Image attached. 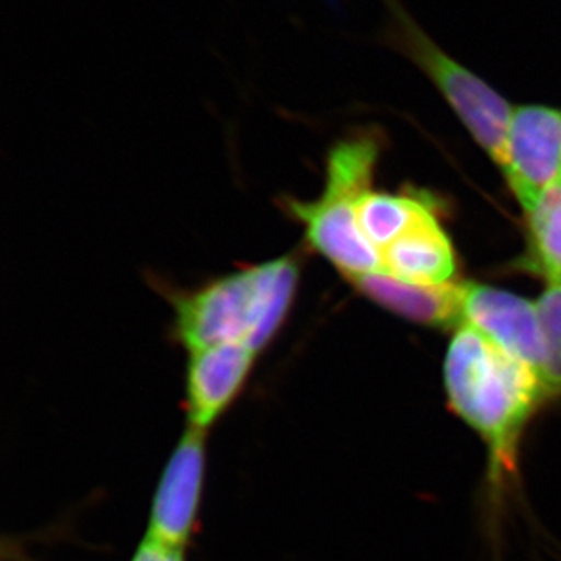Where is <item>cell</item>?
Returning a JSON list of instances; mask_svg holds the SVG:
<instances>
[{
  "instance_id": "obj_10",
  "label": "cell",
  "mask_w": 561,
  "mask_h": 561,
  "mask_svg": "<svg viewBox=\"0 0 561 561\" xmlns=\"http://www.w3.org/2000/svg\"><path fill=\"white\" fill-rule=\"evenodd\" d=\"M381 260L382 273L420 286L453 283L457 272L456 251L437 214L386 247Z\"/></svg>"
},
{
  "instance_id": "obj_11",
  "label": "cell",
  "mask_w": 561,
  "mask_h": 561,
  "mask_svg": "<svg viewBox=\"0 0 561 561\" xmlns=\"http://www.w3.org/2000/svg\"><path fill=\"white\" fill-rule=\"evenodd\" d=\"M434 203L424 195L370 191L360 198L357 219L368 242L381 253L420 221L434 216Z\"/></svg>"
},
{
  "instance_id": "obj_3",
  "label": "cell",
  "mask_w": 561,
  "mask_h": 561,
  "mask_svg": "<svg viewBox=\"0 0 561 561\" xmlns=\"http://www.w3.org/2000/svg\"><path fill=\"white\" fill-rule=\"evenodd\" d=\"M379 139L359 133L337 140L327 154L323 191L313 201L284 195L280 213L301 225L306 249L320 254L346 280L382 272L381 253L360 230L357 206L373 190Z\"/></svg>"
},
{
  "instance_id": "obj_5",
  "label": "cell",
  "mask_w": 561,
  "mask_h": 561,
  "mask_svg": "<svg viewBox=\"0 0 561 561\" xmlns=\"http://www.w3.org/2000/svg\"><path fill=\"white\" fill-rule=\"evenodd\" d=\"M208 437V432L184 427L151 496L144 537L187 552L201 534Z\"/></svg>"
},
{
  "instance_id": "obj_14",
  "label": "cell",
  "mask_w": 561,
  "mask_h": 561,
  "mask_svg": "<svg viewBox=\"0 0 561 561\" xmlns=\"http://www.w3.org/2000/svg\"><path fill=\"white\" fill-rule=\"evenodd\" d=\"M130 561H187L186 551L168 548L144 537L136 546Z\"/></svg>"
},
{
  "instance_id": "obj_13",
  "label": "cell",
  "mask_w": 561,
  "mask_h": 561,
  "mask_svg": "<svg viewBox=\"0 0 561 561\" xmlns=\"http://www.w3.org/2000/svg\"><path fill=\"white\" fill-rule=\"evenodd\" d=\"M546 342V368L542 383L549 398L561 397V284H552L537 302Z\"/></svg>"
},
{
  "instance_id": "obj_1",
  "label": "cell",
  "mask_w": 561,
  "mask_h": 561,
  "mask_svg": "<svg viewBox=\"0 0 561 561\" xmlns=\"http://www.w3.org/2000/svg\"><path fill=\"white\" fill-rule=\"evenodd\" d=\"M443 381L449 409L485 448L486 502L496 526L519 478L526 432L551 398L529 365L467 324L454 332Z\"/></svg>"
},
{
  "instance_id": "obj_8",
  "label": "cell",
  "mask_w": 561,
  "mask_h": 561,
  "mask_svg": "<svg viewBox=\"0 0 561 561\" xmlns=\"http://www.w3.org/2000/svg\"><path fill=\"white\" fill-rule=\"evenodd\" d=\"M463 324L529 365L542 382L548 356L537 302L485 284L463 283Z\"/></svg>"
},
{
  "instance_id": "obj_7",
  "label": "cell",
  "mask_w": 561,
  "mask_h": 561,
  "mask_svg": "<svg viewBox=\"0 0 561 561\" xmlns=\"http://www.w3.org/2000/svg\"><path fill=\"white\" fill-rule=\"evenodd\" d=\"M186 356V426L209 434L245 393L262 354L243 343H221L190 351Z\"/></svg>"
},
{
  "instance_id": "obj_12",
  "label": "cell",
  "mask_w": 561,
  "mask_h": 561,
  "mask_svg": "<svg viewBox=\"0 0 561 561\" xmlns=\"http://www.w3.org/2000/svg\"><path fill=\"white\" fill-rule=\"evenodd\" d=\"M527 239L518 265L548 280L561 284V180L542 194L526 214Z\"/></svg>"
},
{
  "instance_id": "obj_2",
  "label": "cell",
  "mask_w": 561,
  "mask_h": 561,
  "mask_svg": "<svg viewBox=\"0 0 561 561\" xmlns=\"http://www.w3.org/2000/svg\"><path fill=\"white\" fill-rule=\"evenodd\" d=\"M302 251L217 276L192 289L153 284L172 308L171 337L186 353L243 343L260 354L271 348L297 301Z\"/></svg>"
},
{
  "instance_id": "obj_9",
  "label": "cell",
  "mask_w": 561,
  "mask_h": 561,
  "mask_svg": "<svg viewBox=\"0 0 561 561\" xmlns=\"http://www.w3.org/2000/svg\"><path fill=\"white\" fill-rule=\"evenodd\" d=\"M348 283L368 300L421 327L446 331L463 327V283L420 286L382 272Z\"/></svg>"
},
{
  "instance_id": "obj_6",
  "label": "cell",
  "mask_w": 561,
  "mask_h": 561,
  "mask_svg": "<svg viewBox=\"0 0 561 561\" xmlns=\"http://www.w3.org/2000/svg\"><path fill=\"white\" fill-rule=\"evenodd\" d=\"M501 169L524 213H529L561 180V111L542 105L513 110Z\"/></svg>"
},
{
  "instance_id": "obj_4",
  "label": "cell",
  "mask_w": 561,
  "mask_h": 561,
  "mask_svg": "<svg viewBox=\"0 0 561 561\" xmlns=\"http://www.w3.org/2000/svg\"><path fill=\"white\" fill-rule=\"evenodd\" d=\"M382 3L387 22L379 39L423 70L476 142L501 168L515 108L481 77L443 50L413 20L401 0H382Z\"/></svg>"
}]
</instances>
